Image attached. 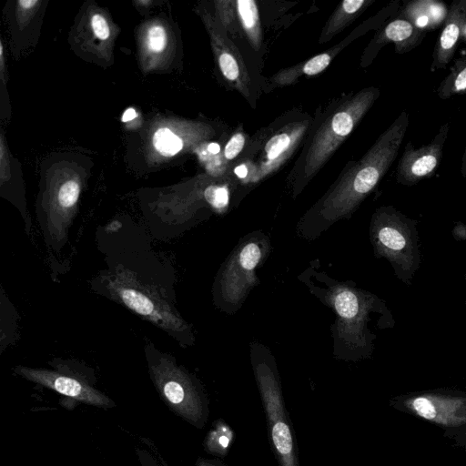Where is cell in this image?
<instances>
[{"mask_svg":"<svg viewBox=\"0 0 466 466\" xmlns=\"http://www.w3.org/2000/svg\"><path fill=\"white\" fill-rule=\"evenodd\" d=\"M409 122L410 116L403 110L360 160L347 164L329 189L299 220L300 236L318 238L332 224L353 214L395 161Z\"/></svg>","mask_w":466,"mask_h":466,"instance_id":"1","label":"cell"},{"mask_svg":"<svg viewBox=\"0 0 466 466\" xmlns=\"http://www.w3.org/2000/svg\"><path fill=\"white\" fill-rule=\"evenodd\" d=\"M380 90L364 87L339 100L310 133L289 176L296 198L329 161L379 98Z\"/></svg>","mask_w":466,"mask_h":466,"instance_id":"2","label":"cell"},{"mask_svg":"<svg viewBox=\"0 0 466 466\" xmlns=\"http://www.w3.org/2000/svg\"><path fill=\"white\" fill-rule=\"evenodd\" d=\"M103 293L176 339L181 345L194 341L192 330L162 289L135 270L118 265L96 279Z\"/></svg>","mask_w":466,"mask_h":466,"instance_id":"3","label":"cell"},{"mask_svg":"<svg viewBox=\"0 0 466 466\" xmlns=\"http://www.w3.org/2000/svg\"><path fill=\"white\" fill-rule=\"evenodd\" d=\"M145 349L148 373L162 401L187 423L203 429L209 415V400L201 382L170 354L151 343Z\"/></svg>","mask_w":466,"mask_h":466,"instance_id":"4","label":"cell"},{"mask_svg":"<svg viewBox=\"0 0 466 466\" xmlns=\"http://www.w3.org/2000/svg\"><path fill=\"white\" fill-rule=\"evenodd\" d=\"M328 282L323 298L337 313L335 338L350 349V357L365 358L373 350L376 335L368 328L372 314L392 316L385 301L346 283Z\"/></svg>","mask_w":466,"mask_h":466,"instance_id":"5","label":"cell"},{"mask_svg":"<svg viewBox=\"0 0 466 466\" xmlns=\"http://www.w3.org/2000/svg\"><path fill=\"white\" fill-rule=\"evenodd\" d=\"M418 221L393 206H382L373 213L370 238L378 258L388 260L399 280L410 286L420 267L421 252Z\"/></svg>","mask_w":466,"mask_h":466,"instance_id":"6","label":"cell"},{"mask_svg":"<svg viewBox=\"0 0 466 466\" xmlns=\"http://www.w3.org/2000/svg\"><path fill=\"white\" fill-rule=\"evenodd\" d=\"M251 363L278 462L279 466H300L295 430L285 405L274 359L266 350H252Z\"/></svg>","mask_w":466,"mask_h":466,"instance_id":"7","label":"cell"},{"mask_svg":"<svg viewBox=\"0 0 466 466\" xmlns=\"http://www.w3.org/2000/svg\"><path fill=\"white\" fill-rule=\"evenodd\" d=\"M312 126L307 115L281 116L250 144L251 157L239 161L234 172L245 183H258L276 172L294 153Z\"/></svg>","mask_w":466,"mask_h":466,"instance_id":"8","label":"cell"},{"mask_svg":"<svg viewBox=\"0 0 466 466\" xmlns=\"http://www.w3.org/2000/svg\"><path fill=\"white\" fill-rule=\"evenodd\" d=\"M268 242L264 236L247 237L221 268L214 284L217 304L228 312L238 309L258 283L256 268L266 258Z\"/></svg>","mask_w":466,"mask_h":466,"instance_id":"9","label":"cell"},{"mask_svg":"<svg viewBox=\"0 0 466 466\" xmlns=\"http://www.w3.org/2000/svg\"><path fill=\"white\" fill-rule=\"evenodd\" d=\"M14 370L22 378L73 400L103 409L116 405L111 398L97 390L86 377L68 368L59 366L56 370H48L16 366Z\"/></svg>","mask_w":466,"mask_h":466,"instance_id":"10","label":"cell"},{"mask_svg":"<svg viewBox=\"0 0 466 466\" xmlns=\"http://www.w3.org/2000/svg\"><path fill=\"white\" fill-rule=\"evenodd\" d=\"M449 130V123L442 124L432 140L420 147L407 142L396 170L399 184L410 187L435 175L443 157Z\"/></svg>","mask_w":466,"mask_h":466,"instance_id":"11","label":"cell"},{"mask_svg":"<svg viewBox=\"0 0 466 466\" xmlns=\"http://www.w3.org/2000/svg\"><path fill=\"white\" fill-rule=\"evenodd\" d=\"M208 29L221 74L231 86L250 102L253 95V86L239 50L228 37V34L218 19L209 18Z\"/></svg>","mask_w":466,"mask_h":466,"instance_id":"12","label":"cell"},{"mask_svg":"<svg viewBox=\"0 0 466 466\" xmlns=\"http://www.w3.org/2000/svg\"><path fill=\"white\" fill-rule=\"evenodd\" d=\"M386 9L377 14L376 16L365 21L360 26L354 29L340 43L332 46L326 52L316 55L308 60H305L295 66L284 68L273 75L268 82L272 88L285 86L295 83L299 77L305 76H315L324 71L333 58L348 46L351 41L360 35L368 32L371 27L375 26L380 21H383L390 15V11L385 13Z\"/></svg>","mask_w":466,"mask_h":466,"instance_id":"13","label":"cell"},{"mask_svg":"<svg viewBox=\"0 0 466 466\" xmlns=\"http://www.w3.org/2000/svg\"><path fill=\"white\" fill-rule=\"evenodd\" d=\"M426 33L410 21L398 17L388 23L371 39L361 57V66L372 63L379 51L388 43L394 44L397 54H405L417 47L424 39Z\"/></svg>","mask_w":466,"mask_h":466,"instance_id":"14","label":"cell"},{"mask_svg":"<svg viewBox=\"0 0 466 466\" xmlns=\"http://www.w3.org/2000/svg\"><path fill=\"white\" fill-rule=\"evenodd\" d=\"M466 19V0H455L448 8L442 29L436 41L431 72L445 68L452 59Z\"/></svg>","mask_w":466,"mask_h":466,"instance_id":"15","label":"cell"},{"mask_svg":"<svg viewBox=\"0 0 466 466\" xmlns=\"http://www.w3.org/2000/svg\"><path fill=\"white\" fill-rule=\"evenodd\" d=\"M400 14V17L426 33L444 23L448 7L438 0H414L406 3Z\"/></svg>","mask_w":466,"mask_h":466,"instance_id":"16","label":"cell"},{"mask_svg":"<svg viewBox=\"0 0 466 466\" xmlns=\"http://www.w3.org/2000/svg\"><path fill=\"white\" fill-rule=\"evenodd\" d=\"M374 0H344L340 2L322 28L319 44H325L359 17Z\"/></svg>","mask_w":466,"mask_h":466,"instance_id":"17","label":"cell"},{"mask_svg":"<svg viewBox=\"0 0 466 466\" xmlns=\"http://www.w3.org/2000/svg\"><path fill=\"white\" fill-rule=\"evenodd\" d=\"M235 3L238 23L252 47L255 50H259L262 44V33L257 2L254 0H236Z\"/></svg>","mask_w":466,"mask_h":466,"instance_id":"18","label":"cell"},{"mask_svg":"<svg viewBox=\"0 0 466 466\" xmlns=\"http://www.w3.org/2000/svg\"><path fill=\"white\" fill-rule=\"evenodd\" d=\"M436 93L443 100L455 95H466V56L454 60L450 73L442 79Z\"/></svg>","mask_w":466,"mask_h":466,"instance_id":"19","label":"cell"},{"mask_svg":"<svg viewBox=\"0 0 466 466\" xmlns=\"http://www.w3.org/2000/svg\"><path fill=\"white\" fill-rule=\"evenodd\" d=\"M232 439L231 429L223 420H218L215 421L214 428L207 434L204 447L211 454L225 456L229 450Z\"/></svg>","mask_w":466,"mask_h":466,"instance_id":"20","label":"cell"},{"mask_svg":"<svg viewBox=\"0 0 466 466\" xmlns=\"http://www.w3.org/2000/svg\"><path fill=\"white\" fill-rule=\"evenodd\" d=\"M155 147L165 156H173L183 147L182 140L167 128L158 129L153 137Z\"/></svg>","mask_w":466,"mask_h":466,"instance_id":"21","label":"cell"},{"mask_svg":"<svg viewBox=\"0 0 466 466\" xmlns=\"http://www.w3.org/2000/svg\"><path fill=\"white\" fill-rule=\"evenodd\" d=\"M218 20L228 34H234L238 20L234 0L217 1Z\"/></svg>","mask_w":466,"mask_h":466,"instance_id":"22","label":"cell"},{"mask_svg":"<svg viewBox=\"0 0 466 466\" xmlns=\"http://www.w3.org/2000/svg\"><path fill=\"white\" fill-rule=\"evenodd\" d=\"M247 137L243 130L235 131L226 142L222 157L227 167L228 164L235 160L244 149Z\"/></svg>","mask_w":466,"mask_h":466,"instance_id":"23","label":"cell"},{"mask_svg":"<svg viewBox=\"0 0 466 466\" xmlns=\"http://www.w3.org/2000/svg\"><path fill=\"white\" fill-rule=\"evenodd\" d=\"M411 404L417 414L424 419L433 420L437 414L432 401L426 397H416Z\"/></svg>","mask_w":466,"mask_h":466,"instance_id":"24","label":"cell"},{"mask_svg":"<svg viewBox=\"0 0 466 466\" xmlns=\"http://www.w3.org/2000/svg\"><path fill=\"white\" fill-rule=\"evenodd\" d=\"M148 46L154 52H159L166 46L167 35L160 25L151 27L147 35Z\"/></svg>","mask_w":466,"mask_h":466,"instance_id":"25","label":"cell"},{"mask_svg":"<svg viewBox=\"0 0 466 466\" xmlns=\"http://www.w3.org/2000/svg\"><path fill=\"white\" fill-rule=\"evenodd\" d=\"M91 23L94 33L98 38L105 40L109 36L108 25L102 15H94Z\"/></svg>","mask_w":466,"mask_h":466,"instance_id":"26","label":"cell"},{"mask_svg":"<svg viewBox=\"0 0 466 466\" xmlns=\"http://www.w3.org/2000/svg\"><path fill=\"white\" fill-rule=\"evenodd\" d=\"M137 456L141 466H159L154 457L145 450H137Z\"/></svg>","mask_w":466,"mask_h":466,"instance_id":"27","label":"cell"},{"mask_svg":"<svg viewBox=\"0 0 466 466\" xmlns=\"http://www.w3.org/2000/svg\"><path fill=\"white\" fill-rule=\"evenodd\" d=\"M196 466H227L221 461L217 459H207L199 457L196 462Z\"/></svg>","mask_w":466,"mask_h":466,"instance_id":"28","label":"cell"},{"mask_svg":"<svg viewBox=\"0 0 466 466\" xmlns=\"http://www.w3.org/2000/svg\"><path fill=\"white\" fill-rule=\"evenodd\" d=\"M137 116V113L134 108H127L122 116L123 122H128L134 119Z\"/></svg>","mask_w":466,"mask_h":466,"instance_id":"29","label":"cell"},{"mask_svg":"<svg viewBox=\"0 0 466 466\" xmlns=\"http://www.w3.org/2000/svg\"><path fill=\"white\" fill-rule=\"evenodd\" d=\"M461 174L463 177H466V145L461 159Z\"/></svg>","mask_w":466,"mask_h":466,"instance_id":"30","label":"cell"},{"mask_svg":"<svg viewBox=\"0 0 466 466\" xmlns=\"http://www.w3.org/2000/svg\"><path fill=\"white\" fill-rule=\"evenodd\" d=\"M36 3H37V1H35V0H21V1H19V4L22 5V7L26 8V9L32 7Z\"/></svg>","mask_w":466,"mask_h":466,"instance_id":"31","label":"cell"},{"mask_svg":"<svg viewBox=\"0 0 466 466\" xmlns=\"http://www.w3.org/2000/svg\"><path fill=\"white\" fill-rule=\"evenodd\" d=\"M461 38L462 39L463 42L466 43V19H465V22H464V25H463V27H462Z\"/></svg>","mask_w":466,"mask_h":466,"instance_id":"32","label":"cell"},{"mask_svg":"<svg viewBox=\"0 0 466 466\" xmlns=\"http://www.w3.org/2000/svg\"><path fill=\"white\" fill-rule=\"evenodd\" d=\"M464 304L466 305V295H465Z\"/></svg>","mask_w":466,"mask_h":466,"instance_id":"33","label":"cell"}]
</instances>
